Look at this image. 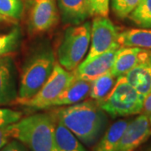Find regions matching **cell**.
Wrapping results in <instances>:
<instances>
[{
	"mask_svg": "<svg viewBox=\"0 0 151 151\" xmlns=\"http://www.w3.org/2000/svg\"><path fill=\"white\" fill-rule=\"evenodd\" d=\"M21 40V31L14 27L9 32L0 34V56L16 50Z\"/></svg>",
	"mask_w": 151,
	"mask_h": 151,
	"instance_id": "21",
	"label": "cell"
},
{
	"mask_svg": "<svg viewBox=\"0 0 151 151\" xmlns=\"http://www.w3.org/2000/svg\"><path fill=\"white\" fill-rule=\"evenodd\" d=\"M128 18L139 27L151 29V0H140Z\"/></svg>",
	"mask_w": 151,
	"mask_h": 151,
	"instance_id": "20",
	"label": "cell"
},
{
	"mask_svg": "<svg viewBox=\"0 0 151 151\" xmlns=\"http://www.w3.org/2000/svg\"><path fill=\"white\" fill-rule=\"evenodd\" d=\"M144 100L145 97L130 85L124 76L117 79L109 94L97 103L108 115L116 119L142 113Z\"/></svg>",
	"mask_w": 151,
	"mask_h": 151,
	"instance_id": "4",
	"label": "cell"
},
{
	"mask_svg": "<svg viewBox=\"0 0 151 151\" xmlns=\"http://www.w3.org/2000/svg\"><path fill=\"white\" fill-rule=\"evenodd\" d=\"M52 113L57 121L87 146L94 145L99 140L108 124L107 113L92 99L60 107Z\"/></svg>",
	"mask_w": 151,
	"mask_h": 151,
	"instance_id": "1",
	"label": "cell"
},
{
	"mask_svg": "<svg viewBox=\"0 0 151 151\" xmlns=\"http://www.w3.org/2000/svg\"><path fill=\"white\" fill-rule=\"evenodd\" d=\"M62 22L77 25L91 16L87 0H57Z\"/></svg>",
	"mask_w": 151,
	"mask_h": 151,
	"instance_id": "14",
	"label": "cell"
},
{
	"mask_svg": "<svg viewBox=\"0 0 151 151\" xmlns=\"http://www.w3.org/2000/svg\"><path fill=\"white\" fill-rule=\"evenodd\" d=\"M140 0H112L111 5L114 14L119 19H125L139 4Z\"/></svg>",
	"mask_w": 151,
	"mask_h": 151,
	"instance_id": "23",
	"label": "cell"
},
{
	"mask_svg": "<svg viewBox=\"0 0 151 151\" xmlns=\"http://www.w3.org/2000/svg\"><path fill=\"white\" fill-rule=\"evenodd\" d=\"M118 49L112 50L104 54L100 55L87 62H81L73 73L76 78L92 81L107 71L113 66L115 55Z\"/></svg>",
	"mask_w": 151,
	"mask_h": 151,
	"instance_id": "10",
	"label": "cell"
},
{
	"mask_svg": "<svg viewBox=\"0 0 151 151\" xmlns=\"http://www.w3.org/2000/svg\"><path fill=\"white\" fill-rule=\"evenodd\" d=\"M118 37V28L108 17L95 16L91 24V45L82 62H87L100 55L119 49Z\"/></svg>",
	"mask_w": 151,
	"mask_h": 151,
	"instance_id": "7",
	"label": "cell"
},
{
	"mask_svg": "<svg viewBox=\"0 0 151 151\" xmlns=\"http://www.w3.org/2000/svg\"><path fill=\"white\" fill-rule=\"evenodd\" d=\"M0 151H28L27 147L24 145L22 142L13 139L9 141L5 145L2 147Z\"/></svg>",
	"mask_w": 151,
	"mask_h": 151,
	"instance_id": "26",
	"label": "cell"
},
{
	"mask_svg": "<svg viewBox=\"0 0 151 151\" xmlns=\"http://www.w3.org/2000/svg\"><path fill=\"white\" fill-rule=\"evenodd\" d=\"M9 19H9V18H6V17L3 16V15H1V14H0V22L9 21Z\"/></svg>",
	"mask_w": 151,
	"mask_h": 151,
	"instance_id": "29",
	"label": "cell"
},
{
	"mask_svg": "<svg viewBox=\"0 0 151 151\" xmlns=\"http://www.w3.org/2000/svg\"><path fill=\"white\" fill-rule=\"evenodd\" d=\"M124 76L143 97L151 93V50H144L140 62Z\"/></svg>",
	"mask_w": 151,
	"mask_h": 151,
	"instance_id": "11",
	"label": "cell"
},
{
	"mask_svg": "<svg viewBox=\"0 0 151 151\" xmlns=\"http://www.w3.org/2000/svg\"><path fill=\"white\" fill-rule=\"evenodd\" d=\"M129 121L119 119L113 124L97 142L94 151H117Z\"/></svg>",
	"mask_w": 151,
	"mask_h": 151,
	"instance_id": "16",
	"label": "cell"
},
{
	"mask_svg": "<svg viewBox=\"0 0 151 151\" xmlns=\"http://www.w3.org/2000/svg\"><path fill=\"white\" fill-rule=\"evenodd\" d=\"M120 46L151 50V29H129L119 33Z\"/></svg>",
	"mask_w": 151,
	"mask_h": 151,
	"instance_id": "17",
	"label": "cell"
},
{
	"mask_svg": "<svg viewBox=\"0 0 151 151\" xmlns=\"http://www.w3.org/2000/svg\"><path fill=\"white\" fill-rule=\"evenodd\" d=\"M23 113L9 108H0V129L15 124L22 119Z\"/></svg>",
	"mask_w": 151,
	"mask_h": 151,
	"instance_id": "24",
	"label": "cell"
},
{
	"mask_svg": "<svg viewBox=\"0 0 151 151\" xmlns=\"http://www.w3.org/2000/svg\"><path fill=\"white\" fill-rule=\"evenodd\" d=\"M146 151H151V145L150 146V147H149V148H148L147 150H146Z\"/></svg>",
	"mask_w": 151,
	"mask_h": 151,
	"instance_id": "30",
	"label": "cell"
},
{
	"mask_svg": "<svg viewBox=\"0 0 151 151\" xmlns=\"http://www.w3.org/2000/svg\"><path fill=\"white\" fill-rule=\"evenodd\" d=\"M142 113H145L147 118L149 119V121L151 125V93L147 95L145 97L144 100V107H143V111Z\"/></svg>",
	"mask_w": 151,
	"mask_h": 151,
	"instance_id": "28",
	"label": "cell"
},
{
	"mask_svg": "<svg viewBox=\"0 0 151 151\" xmlns=\"http://www.w3.org/2000/svg\"><path fill=\"white\" fill-rule=\"evenodd\" d=\"M144 49L120 46L115 55L111 71L117 78L125 76L140 62Z\"/></svg>",
	"mask_w": 151,
	"mask_h": 151,
	"instance_id": "15",
	"label": "cell"
},
{
	"mask_svg": "<svg viewBox=\"0 0 151 151\" xmlns=\"http://www.w3.org/2000/svg\"><path fill=\"white\" fill-rule=\"evenodd\" d=\"M53 113H35L8 126L12 139L22 142L30 151H57Z\"/></svg>",
	"mask_w": 151,
	"mask_h": 151,
	"instance_id": "2",
	"label": "cell"
},
{
	"mask_svg": "<svg viewBox=\"0 0 151 151\" xmlns=\"http://www.w3.org/2000/svg\"><path fill=\"white\" fill-rule=\"evenodd\" d=\"M59 14L55 0H34L29 15V29L32 34H43L58 24Z\"/></svg>",
	"mask_w": 151,
	"mask_h": 151,
	"instance_id": "8",
	"label": "cell"
},
{
	"mask_svg": "<svg viewBox=\"0 0 151 151\" xmlns=\"http://www.w3.org/2000/svg\"><path fill=\"white\" fill-rule=\"evenodd\" d=\"M19 97L15 70L9 58H0V106L15 103Z\"/></svg>",
	"mask_w": 151,
	"mask_h": 151,
	"instance_id": "12",
	"label": "cell"
},
{
	"mask_svg": "<svg viewBox=\"0 0 151 151\" xmlns=\"http://www.w3.org/2000/svg\"><path fill=\"white\" fill-rule=\"evenodd\" d=\"M74 78L75 75L73 70H65L56 62L51 75L35 95L29 99H17L15 103L33 110L46 109L49 103L58 97L60 93L65 90Z\"/></svg>",
	"mask_w": 151,
	"mask_h": 151,
	"instance_id": "6",
	"label": "cell"
},
{
	"mask_svg": "<svg viewBox=\"0 0 151 151\" xmlns=\"http://www.w3.org/2000/svg\"><path fill=\"white\" fill-rule=\"evenodd\" d=\"M23 4L21 0H0V14L10 19L21 16Z\"/></svg>",
	"mask_w": 151,
	"mask_h": 151,
	"instance_id": "22",
	"label": "cell"
},
{
	"mask_svg": "<svg viewBox=\"0 0 151 151\" xmlns=\"http://www.w3.org/2000/svg\"><path fill=\"white\" fill-rule=\"evenodd\" d=\"M0 58H1V56H0Z\"/></svg>",
	"mask_w": 151,
	"mask_h": 151,
	"instance_id": "31",
	"label": "cell"
},
{
	"mask_svg": "<svg viewBox=\"0 0 151 151\" xmlns=\"http://www.w3.org/2000/svg\"><path fill=\"white\" fill-rule=\"evenodd\" d=\"M91 16L108 17L110 0H87Z\"/></svg>",
	"mask_w": 151,
	"mask_h": 151,
	"instance_id": "25",
	"label": "cell"
},
{
	"mask_svg": "<svg viewBox=\"0 0 151 151\" xmlns=\"http://www.w3.org/2000/svg\"><path fill=\"white\" fill-rule=\"evenodd\" d=\"M55 63L51 48L44 45L36 50L24 65L17 99H29L35 95L51 75Z\"/></svg>",
	"mask_w": 151,
	"mask_h": 151,
	"instance_id": "3",
	"label": "cell"
},
{
	"mask_svg": "<svg viewBox=\"0 0 151 151\" xmlns=\"http://www.w3.org/2000/svg\"><path fill=\"white\" fill-rule=\"evenodd\" d=\"M151 136V125L145 113H139L129 122L117 151H134Z\"/></svg>",
	"mask_w": 151,
	"mask_h": 151,
	"instance_id": "9",
	"label": "cell"
},
{
	"mask_svg": "<svg viewBox=\"0 0 151 151\" xmlns=\"http://www.w3.org/2000/svg\"><path fill=\"white\" fill-rule=\"evenodd\" d=\"M55 137L57 151H86L75 134L59 121H56Z\"/></svg>",
	"mask_w": 151,
	"mask_h": 151,
	"instance_id": "18",
	"label": "cell"
},
{
	"mask_svg": "<svg viewBox=\"0 0 151 151\" xmlns=\"http://www.w3.org/2000/svg\"><path fill=\"white\" fill-rule=\"evenodd\" d=\"M117 79L118 78L112 73L111 70L107 71L92 81L89 96L97 103L102 101L111 92Z\"/></svg>",
	"mask_w": 151,
	"mask_h": 151,
	"instance_id": "19",
	"label": "cell"
},
{
	"mask_svg": "<svg viewBox=\"0 0 151 151\" xmlns=\"http://www.w3.org/2000/svg\"><path fill=\"white\" fill-rule=\"evenodd\" d=\"M91 85L92 81L75 77L74 80L65 87V90L60 93L58 97L49 103L46 109L69 106L84 101L90 93Z\"/></svg>",
	"mask_w": 151,
	"mask_h": 151,
	"instance_id": "13",
	"label": "cell"
},
{
	"mask_svg": "<svg viewBox=\"0 0 151 151\" xmlns=\"http://www.w3.org/2000/svg\"><path fill=\"white\" fill-rule=\"evenodd\" d=\"M9 139L12 138H11L10 131L9 127L0 129V150L9 142Z\"/></svg>",
	"mask_w": 151,
	"mask_h": 151,
	"instance_id": "27",
	"label": "cell"
},
{
	"mask_svg": "<svg viewBox=\"0 0 151 151\" xmlns=\"http://www.w3.org/2000/svg\"><path fill=\"white\" fill-rule=\"evenodd\" d=\"M91 41V23L83 22L65 29L57 49L58 63L65 70H75L89 50Z\"/></svg>",
	"mask_w": 151,
	"mask_h": 151,
	"instance_id": "5",
	"label": "cell"
}]
</instances>
